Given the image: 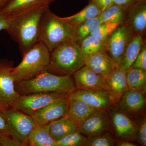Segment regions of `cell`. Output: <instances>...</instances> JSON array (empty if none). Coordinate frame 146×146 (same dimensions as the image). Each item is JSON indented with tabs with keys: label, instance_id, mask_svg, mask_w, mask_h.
Returning <instances> with one entry per match:
<instances>
[{
	"label": "cell",
	"instance_id": "10",
	"mask_svg": "<svg viewBox=\"0 0 146 146\" xmlns=\"http://www.w3.org/2000/svg\"><path fill=\"white\" fill-rule=\"evenodd\" d=\"M3 112L11 127L28 146L29 135L36 126L32 116L13 108L3 110Z\"/></svg>",
	"mask_w": 146,
	"mask_h": 146
},
{
	"label": "cell",
	"instance_id": "33",
	"mask_svg": "<svg viewBox=\"0 0 146 146\" xmlns=\"http://www.w3.org/2000/svg\"><path fill=\"white\" fill-rule=\"evenodd\" d=\"M146 71V46L145 44L131 67Z\"/></svg>",
	"mask_w": 146,
	"mask_h": 146
},
{
	"label": "cell",
	"instance_id": "19",
	"mask_svg": "<svg viewBox=\"0 0 146 146\" xmlns=\"http://www.w3.org/2000/svg\"><path fill=\"white\" fill-rule=\"evenodd\" d=\"M97 110L70 94L67 115L78 126Z\"/></svg>",
	"mask_w": 146,
	"mask_h": 146
},
{
	"label": "cell",
	"instance_id": "17",
	"mask_svg": "<svg viewBox=\"0 0 146 146\" xmlns=\"http://www.w3.org/2000/svg\"><path fill=\"white\" fill-rule=\"evenodd\" d=\"M120 111L125 115H132L141 112L145 105L144 94L129 89L119 101Z\"/></svg>",
	"mask_w": 146,
	"mask_h": 146
},
{
	"label": "cell",
	"instance_id": "8",
	"mask_svg": "<svg viewBox=\"0 0 146 146\" xmlns=\"http://www.w3.org/2000/svg\"><path fill=\"white\" fill-rule=\"evenodd\" d=\"M135 35L124 23L118 26L108 39L106 52L119 65L126 47Z\"/></svg>",
	"mask_w": 146,
	"mask_h": 146
},
{
	"label": "cell",
	"instance_id": "20",
	"mask_svg": "<svg viewBox=\"0 0 146 146\" xmlns=\"http://www.w3.org/2000/svg\"><path fill=\"white\" fill-rule=\"evenodd\" d=\"M145 40L144 36L141 34H135L129 42L123 52L119 67L126 71L131 67L142 49Z\"/></svg>",
	"mask_w": 146,
	"mask_h": 146
},
{
	"label": "cell",
	"instance_id": "26",
	"mask_svg": "<svg viewBox=\"0 0 146 146\" xmlns=\"http://www.w3.org/2000/svg\"><path fill=\"white\" fill-rule=\"evenodd\" d=\"M127 13V10L113 4L102 11L99 17L101 23H110L120 25L125 22Z\"/></svg>",
	"mask_w": 146,
	"mask_h": 146
},
{
	"label": "cell",
	"instance_id": "37",
	"mask_svg": "<svg viewBox=\"0 0 146 146\" xmlns=\"http://www.w3.org/2000/svg\"><path fill=\"white\" fill-rule=\"evenodd\" d=\"M89 2H92L96 5L102 11H103L113 4V0H89Z\"/></svg>",
	"mask_w": 146,
	"mask_h": 146
},
{
	"label": "cell",
	"instance_id": "23",
	"mask_svg": "<svg viewBox=\"0 0 146 146\" xmlns=\"http://www.w3.org/2000/svg\"><path fill=\"white\" fill-rule=\"evenodd\" d=\"M28 146H58V145L50 134L48 125H36L29 135Z\"/></svg>",
	"mask_w": 146,
	"mask_h": 146
},
{
	"label": "cell",
	"instance_id": "2",
	"mask_svg": "<svg viewBox=\"0 0 146 146\" xmlns=\"http://www.w3.org/2000/svg\"><path fill=\"white\" fill-rule=\"evenodd\" d=\"M50 52L46 71L53 74L72 76L84 65L79 44L74 40L62 42Z\"/></svg>",
	"mask_w": 146,
	"mask_h": 146
},
{
	"label": "cell",
	"instance_id": "1",
	"mask_svg": "<svg viewBox=\"0 0 146 146\" xmlns=\"http://www.w3.org/2000/svg\"><path fill=\"white\" fill-rule=\"evenodd\" d=\"M48 7H35L9 16L6 31L18 43L22 55L39 42L40 21L45 9Z\"/></svg>",
	"mask_w": 146,
	"mask_h": 146
},
{
	"label": "cell",
	"instance_id": "5",
	"mask_svg": "<svg viewBox=\"0 0 146 146\" xmlns=\"http://www.w3.org/2000/svg\"><path fill=\"white\" fill-rule=\"evenodd\" d=\"M50 52L42 42H39L23 55L20 64L11 71L15 82L33 78L46 71Z\"/></svg>",
	"mask_w": 146,
	"mask_h": 146
},
{
	"label": "cell",
	"instance_id": "16",
	"mask_svg": "<svg viewBox=\"0 0 146 146\" xmlns=\"http://www.w3.org/2000/svg\"><path fill=\"white\" fill-rule=\"evenodd\" d=\"M71 94L97 110H106L113 104L109 93L106 91L81 89Z\"/></svg>",
	"mask_w": 146,
	"mask_h": 146
},
{
	"label": "cell",
	"instance_id": "14",
	"mask_svg": "<svg viewBox=\"0 0 146 146\" xmlns=\"http://www.w3.org/2000/svg\"><path fill=\"white\" fill-rule=\"evenodd\" d=\"M125 23L135 34L145 36L146 30V0H138L127 10Z\"/></svg>",
	"mask_w": 146,
	"mask_h": 146
},
{
	"label": "cell",
	"instance_id": "12",
	"mask_svg": "<svg viewBox=\"0 0 146 146\" xmlns=\"http://www.w3.org/2000/svg\"><path fill=\"white\" fill-rule=\"evenodd\" d=\"M73 76L77 90L86 89L108 92L106 79L85 65Z\"/></svg>",
	"mask_w": 146,
	"mask_h": 146
},
{
	"label": "cell",
	"instance_id": "34",
	"mask_svg": "<svg viewBox=\"0 0 146 146\" xmlns=\"http://www.w3.org/2000/svg\"><path fill=\"white\" fill-rule=\"evenodd\" d=\"M139 144L142 146L146 145V121L143 119L138 125H137L136 138Z\"/></svg>",
	"mask_w": 146,
	"mask_h": 146
},
{
	"label": "cell",
	"instance_id": "39",
	"mask_svg": "<svg viewBox=\"0 0 146 146\" xmlns=\"http://www.w3.org/2000/svg\"><path fill=\"white\" fill-rule=\"evenodd\" d=\"M117 146H136L137 145L131 143L129 141H125V140H123L122 141H120L118 142L116 145Z\"/></svg>",
	"mask_w": 146,
	"mask_h": 146
},
{
	"label": "cell",
	"instance_id": "6",
	"mask_svg": "<svg viewBox=\"0 0 146 146\" xmlns=\"http://www.w3.org/2000/svg\"><path fill=\"white\" fill-rule=\"evenodd\" d=\"M68 95L70 94L56 92L19 95L11 108L32 116L47 105Z\"/></svg>",
	"mask_w": 146,
	"mask_h": 146
},
{
	"label": "cell",
	"instance_id": "31",
	"mask_svg": "<svg viewBox=\"0 0 146 146\" xmlns=\"http://www.w3.org/2000/svg\"><path fill=\"white\" fill-rule=\"evenodd\" d=\"M87 138L82 133L75 131L56 141L58 146H80L84 145Z\"/></svg>",
	"mask_w": 146,
	"mask_h": 146
},
{
	"label": "cell",
	"instance_id": "11",
	"mask_svg": "<svg viewBox=\"0 0 146 146\" xmlns=\"http://www.w3.org/2000/svg\"><path fill=\"white\" fill-rule=\"evenodd\" d=\"M84 63V65L105 79L119 68V64L106 51L86 55Z\"/></svg>",
	"mask_w": 146,
	"mask_h": 146
},
{
	"label": "cell",
	"instance_id": "32",
	"mask_svg": "<svg viewBox=\"0 0 146 146\" xmlns=\"http://www.w3.org/2000/svg\"><path fill=\"white\" fill-rule=\"evenodd\" d=\"M0 133L4 134L15 140V141L25 145L23 139L18 135L16 132L11 128L5 116L4 115L3 110L0 109Z\"/></svg>",
	"mask_w": 146,
	"mask_h": 146
},
{
	"label": "cell",
	"instance_id": "21",
	"mask_svg": "<svg viewBox=\"0 0 146 146\" xmlns=\"http://www.w3.org/2000/svg\"><path fill=\"white\" fill-rule=\"evenodd\" d=\"M48 125L50 134L56 141L77 131L78 128L76 123L67 115L50 123Z\"/></svg>",
	"mask_w": 146,
	"mask_h": 146
},
{
	"label": "cell",
	"instance_id": "41",
	"mask_svg": "<svg viewBox=\"0 0 146 146\" xmlns=\"http://www.w3.org/2000/svg\"></svg>",
	"mask_w": 146,
	"mask_h": 146
},
{
	"label": "cell",
	"instance_id": "30",
	"mask_svg": "<svg viewBox=\"0 0 146 146\" xmlns=\"http://www.w3.org/2000/svg\"><path fill=\"white\" fill-rule=\"evenodd\" d=\"M115 145V139L107 131L95 136H89L84 146H113Z\"/></svg>",
	"mask_w": 146,
	"mask_h": 146
},
{
	"label": "cell",
	"instance_id": "13",
	"mask_svg": "<svg viewBox=\"0 0 146 146\" xmlns=\"http://www.w3.org/2000/svg\"><path fill=\"white\" fill-rule=\"evenodd\" d=\"M110 129L105 110H98L78 126L77 131L90 136L108 131Z\"/></svg>",
	"mask_w": 146,
	"mask_h": 146
},
{
	"label": "cell",
	"instance_id": "35",
	"mask_svg": "<svg viewBox=\"0 0 146 146\" xmlns=\"http://www.w3.org/2000/svg\"><path fill=\"white\" fill-rule=\"evenodd\" d=\"M0 146H24L23 144L4 134L0 133Z\"/></svg>",
	"mask_w": 146,
	"mask_h": 146
},
{
	"label": "cell",
	"instance_id": "4",
	"mask_svg": "<svg viewBox=\"0 0 146 146\" xmlns=\"http://www.w3.org/2000/svg\"><path fill=\"white\" fill-rule=\"evenodd\" d=\"M39 40L51 51L62 42L74 41V27L52 13L49 7H47L40 21Z\"/></svg>",
	"mask_w": 146,
	"mask_h": 146
},
{
	"label": "cell",
	"instance_id": "28",
	"mask_svg": "<svg viewBox=\"0 0 146 146\" xmlns=\"http://www.w3.org/2000/svg\"><path fill=\"white\" fill-rule=\"evenodd\" d=\"M79 45L84 56L99 52H106L107 50L106 43L100 41L91 35L84 39Z\"/></svg>",
	"mask_w": 146,
	"mask_h": 146
},
{
	"label": "cell",
	"instance_id": "22",
	"mask_svg": "<svg viewBox=\"0 0 146 146\" xmlns=\"http://www.w3.org/2000/svg\"><path fill=\"white\" fill-rule=\"evenodd\" d=\"M55 0H11L0 12L8 16L35 7L49 6Z\"/></svg>",
	"mask_w": 146,
	"mask_h": 146
},
{
	"label": "cell",
	"instance_id": "3",
	"mask_svg": "<svg viewBox=\"0 0 146 146\" xmlns=\"http://www.w3.org/2000/svg\"><path fill=\"white\" fill-rule=\"evenodd\" d=\"M72 76L56 75L45 71L33 78L15 82V86L19 95L52 92L71 94L77 90Z\"/></svg>",
	"mask_w": 146,
	"mask_h": 146
},
{
	"label": "cell",
	"instance_id": "7",
	"mask_svg": "<svg viewBox=\"0 0 146 146\" xmlns=\"http://www.w3.org/2000/svg\"><path fill=\"white\" fill-rule=\"evenodd\" d=\"M13 67L12 61L0 59V109L3 111L12 107L19 96L11 74Z\"/></svg>",
	"mask_w": 146,
	"mask_h": 146
},
{
	"label": "cell",
	"instance_id": "15",
	"mask_svg": "<svg viewBox=\"0 0 146 146\" xmlns=\"http://www.w3.org/2000/svg\"><path fill=\"white\" fill-rule=\"evenodd\" d=\"M111 120L118 137L125 141L136 139L137 125L126 115L121 111L115 110L111 114Z\"/></svg>",
	"mask_w": 146,
	"mask_h": 146
},
{
	"label": "cell",
	"instance_id": "24",
	"mask_svg": "<svg viewBox=\"0 0 146 146\" xmlns=\"http://www.w3.org/2000/svg\"><path fill=\"white\" fill-rule=\"evenodd\" d=\"M101 9L96 5L89 2L83 9L72 16L61 18V19L73 27H74L84 21L100 16Z\"/></svg>",
	"mask_w": 146,
	"mask_h": 146
},
{
	"label": "cell",
	"instance_id": "9",
	"mask_svg": "<svg viewBox=\"0 0 146 146\" xmlns=\"http://www.w3.org/2000/svg\"><path fill=\"white\" fill-rule=\"evenodd\" d=\"M70 95L52 102L35 112L32 117L36 125H47L67 115Z\"/></svg>",
	"mask_w": 146,
	"mask_h": 146
},
{
	"label": "cell",
	"instance_id": "27",
	"mask_svg": "<svg viewBox=\"0 0 146 146\" xmlns=\"http://www.w3.org/2000/svg\"><path fill=\"white\" fill-rule=\"evenodd\" d=\"M99 16L84 21L74 27V41L79 44L91 34L94 29L101 23Z\"/></svg>",
	"mask_w": 146,
	"mask_h": 146
},
{
	"label": "cell",
	"instance_id": "25",
	"mask_svg": "<svg viewBox=\"0 0 146 146\" xmlns=\"http://www.w3.org/2000/svg\"><path fill=\"white\" fill-rule=\"evenodd\" d=\"M126 78L129 89L145 93L146 71L131 67L126 71Z\"/></svg>",
	"mask_w": 146,
	"mask_h": 146
},
{
	"label": "cell",
	"instance_id": "40",
	"mask_svg": "<svg viewBox=\"0 0 146 146\" xmlns=\"http://www.w3.org/2000/svg\"><path fill=\"white\" fill-rule=\"evenodd\" d=\"M11 0H0V11L7 5Z\"/></svg>",
	"mask_w": 146,
	"mask_h": 146
},
{
	"label": "cell",
	"instance_id": "36",
	"mask_svg": "<svg viewBox=\"0 0 146 146\" xmlns=\"http://www.w3.org/2000/svg\"><path fill=\"white\" fill-rule=\"evenodd\" d=\"M113 3L127 10L134 5L138 0H113Z\"/></svg>",
	"mask_w": 146,
	"mask_h": 146
},
{
	"label": "cell",
	"instance_id": "29",
	"mask_svg": "<svg viewBox=\"0 0 146 146\" xmlns=\"http://www.w3.org/2000/svg\"><path fill=\"white\" fill-rule=\"evenodd\" d=\"M119 25L110 23H101L93 31L91 35L106 43L109 36Z\"/></svg>",
	"mask_w": 146,
	"mask_h": 146
},
{
	"label": "cell",
	"instance_id": "18",
	"mask_svg": "<svg viewBox=\"0 0 146 146\" xmlns=\"http://www.w3.org/2000/svg\"><path fill=\"white\" fill-rule=\"evenodd\" d=\"M106 80L108 93L113 104L118 102L128 89L126 78V71L119 67Z\"/></svg>",
	"mask_w": 146,
	"mask_h": 146
},
{
	"label": "cell",
	"instance_id": "38",
	"mask_svg": "<svg viewBox=\"0 0 146 146\" xmlns=\"http://www.w3.org/2000/svg\"><path fill=\"white\" fill-rule=\"evenodd\" d=\"M9 16L0 12V31L5 30L6 31L9 25Z\"/></svg>",
	"mask_w": 146,
	"mask_h": 146
}]
</instances>
